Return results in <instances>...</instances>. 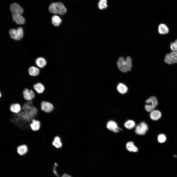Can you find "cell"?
<instances>
[{
	"instance_id": "cell-1",
	"label": "cell",
	"mask_w": 177,
	"mask_h": 177,
	"mask_svg": "<svg viewBox=\"0 0 177 177\" xmlns=\"http://www.w3.org/2000/svg\"><path fill=\"white\" fill-rule=\"evenodd\" d=\"M132 60L130 56H127L126 60L123 57H119L117 62L119 70L121 72L124 73L130 71L132 66Z\"/></svg>"
},
{
	"instance_id": "cell-2",
	"label": "cell",
	"mask_w": 177,
	"mask_h": 177,
	"mask_svg": "<svg viewBox=\"0 0 177 177\" xmlns=\"http://www.w3.org/2000/svg\"><path fill=\"white\" fill-rule=\"evenodd\" d=\"M146 103L149 104H146L145 108L148 112H150L154 109L157 106L158 102L156 97L154 96L149 97L146 101Z\"/></svg>"
},
{
	"instance_id": "cell-3",
	"label": "cell",
	"mask_w": 177,
	"mask_h": 177,
	"mask_svg": "<svg viewBox=\"0 0 177 177\" xmlns=\"http://www.w3.org/2000/svg\"><path fill=\"white\" fill-rule=\"evenodd\" d=\"M9 32L11 38L15 40H20L23 37V31L21 27H19L16 29H11Z\"/></svg>"
},
{
	"instance_id": "cell-4",
	"label": "cell",
	"mask_w": 177,
	"mask_h": 177,
	"mask_svg": "<svg viewBox=\"0 0 177 177\" xmlns=\"http://www.w3.org/2000/svg\"><path fill=\"white\" fill-rule=\"evenodd\" d=\"M164 61L169 64L177 63V52L172 51L167 54L165 56Z\"/></svg>"
},
{
	"instance_id": "cell-5",
	"label": "cell",
	"mask_w": 177,
	"mask_h": 177,
	"mask_svg": "<svg viewBox=\"0 0 177 177\" xmlns=\"http://www.w3.org/2000/svg\"><path fill=\"white\" fill-rule=\"evenodd\" d=\"M148 130L147 124L144 122H142L136 126L135 132L138 134L143 135L146 133Z\"/></svg>"
},
{
	"instance_id": "cell-6",
	"label": "cell",
	"mask_w": 177,
	"mask_h": 177,
	"mask_svg": "<svg viewBox=\"0 0 177 177\" xmlns=\"http://www.w3.org/2000/svg\"><path fill=\"white\" fill-rule=\"evenodd\" d=\"M41 110L44 112L47 113H50L53 110L54 106L50 102L43 101L41 103Z\"/></svg>"
},
{
	"instance_id": "cell-7",
	"label": "cell",
	"mask_w": 177,
	"mask_h": 177,
	"mask_svg": "<svg viewBox=\"0 0 177 177\" xmlns=\"http://www.w3.org/2000/svg\"><path fill=\"white\" fill-rule=\"evenodd\" d=\"M10 9L12 12V15H21L23 12V8L18 4L16 3H13L10 5Z\"/></svg>"
},
{
	"instance_id": "cell-8",
	"label": "cell",
	"mask_w": 177,
	"mask_h": 177,
	"mask_svg": "<svg viewBox=\"0 0 177 177\" xmlns=\"http://www.w3.org/2000/svg\"><path fill=\"white\" fill-rule=\"evenodd\" d=\"M24 98L27 101L32 100L35 97V94L32 89L29 90L27 88H25L23 92Z\"/></svg>"
},
{
	"instance_id": "cell-9",
	"label": "cell",
	"mask_w": 177,
	"mask_h": 177,
	"mask_svg": "<svg viewBox=\"0 0 177 177\" xmlns=\"http://www.w3.org/2000/svg\"><path fill=\"white\" fill-rule=\"evenodd\" d=\"M106 127L109 130L115 133L119 132L120 128H119L116 123L112 120L109 121L107 123Z\"/></svg>"
},
{
	"instance_id": "cell-10",
	"label": "cell",
	"mask_w": 177,
	"mask_h": 177,
	"mask_svg": "<svg viewBox=\"0 0 177 177\" xmlns=\"http://www.w3.org/2000/svg\"><path fill=\"white\" fill-rule=\"evenodd\" d=\"M29 125L32 131H37L40 128L41 122L39 120L34 119L32 120Z\"/></svg>"
},
{
	"instance_id": "cell-11",
	"label": "cell",
	"mask_w": 177,
	"mask_h": 177,
	"mask_svg": "<svg viewBox=\"0 0 177 177\" xmlns=\"http://www.w3.org/2000/svg\"><path fill=\"white\" fill-rule=\"evenodd\" d=\"M28 151L27 146L25 144H22L17 147V152L19 155L23 156L26 154Z\"/></svg>"
},
{
	"instance_id": "cell-12",
	"label": "cell",
	"mask_w": 177,
	"mask_h": 177,
	"mask_svg": "<svg viewBox=\"0 0 177 177\" xmlns=\"http://www.w3.org/2000/svg\"><path fill=\"white\" fill-rule=\"evenodd\" d=\"M28 72L29 74L31 76H37L40 72V69L35 66H32L28 68Z\"/></svg>"
},
{
	"instance_id": "cell-13",
	"label": "cell",
	"mask_w": 177,
	"mask_h": 177,
	"mask_svg": "<svg viewBox=\"0 0 177 177\" xmlns=\"http://www.w3.org/2000/svg\"><path fill=\"white\" fill-rule=\"evenodd\" d=\"M13 20L17 24H23L25 22V19L21 15L19 14L12 15Z\"/></svg>"
},
{
	"instance_id": "cell-14",
	"label": "cell",
	"mask_w": 177,
	"mask_h": 177,
	"mask_svg": "<svg viewBox=\"0 0 177 177\" xmlns=\"http://www.w3.org/2000/svg\"><path fill=\"white\" fill-rule=\"evenodd\" d=\"M10 109L11 111L14 114H17L21 111V107L19 103H14L10 105Z\"/></svg>"
},
{
	"instance_id": "cell-15",
	"label": "cell",
	"mask_w": 177,
	"mask_h": 177,
	"mask_svg": "<svg viewBox=\"0 0 177 177\" xmlns=\"http://www.w3.org/2000/svg\"><path fill=\"white\" fill-rule=\"evenodd\" d=\"M35 62L36 65L40 68L44 67L47 64L45 59L42 57H39L36 60Z\"/></svg>"
},
{
	"instance_id": "cell-16",
	"label": "cell",
	"mask_w": 177,
	"mask_h": 177,
	"mask_svg": "<svg viewBox=\"0 0 177 177\" xmlns=\"http://www.w3.org/2000/svg\"><path fill=\"white\" fill-rule=\"evenodd\" d=\"M33 87L34 90L39 94L42 93L45 89L44 86L40 82H38L34 84Z\"/></svg>"
},
{
	"instance_id": "cell-17",
	"label": "cell",
	"mask_w": 177,
	"mask_h": 177,
	"mask_svg": "<svg viewBox=\"0 0 177 177\" xmlns=\"http://www.w3.org/2000/svg\"><path fill=\"white\" fill-rule=\"evenodd\" d=\"M161 112L157 110H154L150 112V117L153 120H157L159 119L161 117Z\"/></svg>"
},
{
	"instance_id": "cell-18",
	"label": "cell",
	"mask_w": 177,
	"mask_h": 177,
	"mask_svg": "<svg viewBox=\"0 0 177 177\" xmlns=\"http://www.w3.org/2000/svg\"><path fill=\"white\" fill-rule=\"evenodd\" d=\"M52 144L57 148H59L62 147L63 144L60 138L58 136H56L52 142Z\"/></svg>"
},
{
	"instance_id": "cell-19",
	"label": "cell",
	"mask_w": 177,
	"mask_h": 177,
	"mask_svg": "<svg viewBox=\"0 0 177 177\" xmlns=\"http://www.w3.org/2000/svg\"><path fill=\"white\" fill-rule=\"evenodd\" d=\"M117 89L120 93L122 94L126 93L128 90L127 87L125 84L122 83H119L118 85Z\"/></svg>"
},
{
	"instance_id": "cell-20",
	"label": "cell",
	"mask_w": 177,
	"mask_h": 177,
	"mask_svg": "<svg viewBox=\"0 0 177 177\" xmlns=\"http://www.w3.org/2000/svg\"><path fill=\"white\" fill-rule=\"evenodd\" d=\"M127 149L130 152H136L138 151V149L134 145L132 142H129L127 143L126 145Z\"/></svg>"
},
{
	"instance_id": "cell-21",
	"label": "cell",
	"mask_w": 177,
	"mask_h": 177,
	"mask_svg": "<svg viewBox=\"0 0 177 177\" xmlns=\"http://www.w3.org/2000/svg\"><path fill=\"white\" fill-rule=\"evenodd\" d=\"M169 31L168 27L164 24H160L158 27V31L159 33L162 34L167 33Z\"/></svg>"
},
{
	"instance_id": "cell-22",
	"label": "cell",
	"mask_w": 177,
	"mask_h": 177,
	"mask_svg": "<svg viewBox=\"0 0 177 177\" xmlns=\"http://www.w3.org/2000/svg\"><path fill=\"white\" fill-rule=\"evenodd\" d=\"M58 14L60 15L65 14L66 12V9L63 4L60 2H57Z\"/></svg>"
},
{
	"instance_id": "cell-23",
	"label": "cell",
	"mask_w": 177,
	"mask_h": 177,
	"mask_svg": "<svg viewBox=\"0 0 177 177\" xmlns=\"http://www.w3.org/2000/svg\"><path fill=\"white\" fill-rule=\"evenodd\" d=\"M49 10L51 13L55 14H58L57 2L52 3L49 6Z\"/></svg>"
},
{
	"instance_id": "cell-24",
	"label": "cell",
	"mask_w": 177,
	"mask_h": 177,
	"mask_svg": "<svg viewBox=\"0 0 177 177\" xmlns=\"http://www.w3.org/2000/svg\"><path fill=\"white\" fill-rule=\"evenodd\" d=\"M52 22L55 26H59L61 22V20L58 16L56 15L53 16L52 18Z\"/></svg>"
},
{
	"instance_id": "cell-25",
	"label": "cell",
	"mask_w": 177,
	"mask_h": 177,
	"mask_svg": "<svg viewBox=\"0 0 177 177\" xmlns=\"http://www.w3.org/2000/svg\"><path fill=\"white\" fill-rule=\"evenodd\" d=\"M124 126L127 129H131L135 127V123L133 120H129L125 123Z\"/></svg>"
},
{
	"instance_id": "cell-26",
	"label": "cell",
	"mask_w": 177,
	"mask_h": 177,
	"mask_svg": "<svg viewBox=\"0 0 177 177\" xmlns=\"http://www.w3.org/2000/svg\"><path fill=\"white\" fill-rule=\"evenodd\" d=\"M106 0H100L98 3L99 8L100 9H103L106 8L107 7Z\"/></svg>"
},
{
	"instance_id": "cell-27",
	"label": "cell",
	"mask_w": 177,
	"mask_h": 177,
	"mask_svg": "<svg viewBox=\"0 0 177 177\" xmlns=\"http://www.w3.org/2000/svg\"><path fill=\"white\" fill-rule=\"evenodd\" d=\"M166 136L163 134H161L158 135V141L160 143L165 142L166 140Z\"/></svg>"
},
{
	"instance_id": "cell-28",
	"label": "cell",
	"mask_w": 177,
	"mask_h": 177,
	"mask_svg": "<svg viewBox=\"0 0 177 177\" xmlns=\"http://www.w3.org/2000/svg\"><path fill=\"white\" fill-rule=\"evenodd\" d=\"M170 47L172 51L177 52V40L171 44Z\"/></svg>"
},
{
	"instance_id": "cell-29",
	"label": "cell",
	"mask_w": 177,
	"mask_h": 177,
	"mask_svg": "<svg viewBox=\"0 0 177 177\" xmlns=\"http://www.w3.org/2000/svg\"><path fill=\"white\" fill-rule=\"evenodd\" d=\"M61 177H72L71 176L66 174H64Z\"/></svg>"
},
{
	"instance_id": "cell-30",
	"label": "cell",
	"mask_w": 177,
	"mask_h": 177,
	"mask_svg": "<svg viewBox=\"0 0 177 177\" xmlns=\"http://www.w3.org/2000/svg\"><path fill=\"white\" fill-rule=\"evenodd\" d=\"M1 93L0 92V98L1 97Z\"/></svg>"
}]
</instances>
